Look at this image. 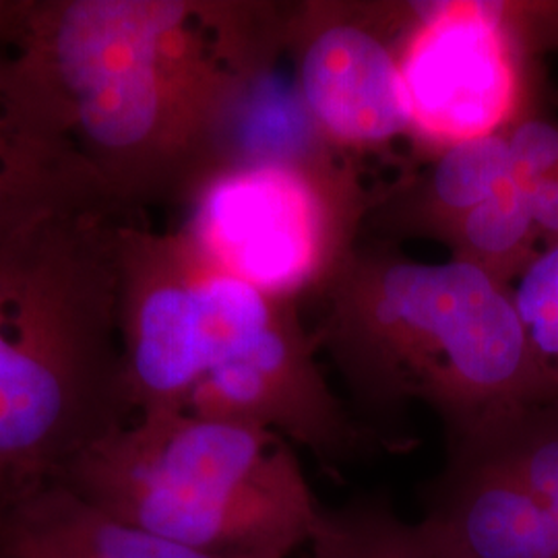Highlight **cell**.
Listing matches in <instances>:
<instances>
[{
	"mask_svg": "<svg viewBox=\"0 0 558 558\" xmlns=\"http://www.w3.org/2000/svg\"><path fill=\"white\" fill-rule=\"evenodd\" d=\"M253 2L34 0L17 54L101 203L186 197L214 166L242 83L283 41Z\"/></svg>",
	"mask_w": 558,
	"mask_h": 558,
	"instance_id": "6da1fadb",
	"label": "cell"
},
{
	"mask_svg": "<svg viewBox=\"0 0 558 558\" xmlns=\"http://www.w3.org/2000/svg\"><path fill=\"white\" fill-rule=\"evenodd\" d=\"M120 218L60 207L0 226V497L59 480L135 418L120 345Z\"/></svg>",
	"mask_w": 558,
	"mask_h": 558,
	"instance_id": "7a4b0ae2",
	"label": "cell"
},
{
	"mask_svg": "<svg viewBox=\"0 0 558 558\" xmlns=\"http://www.w3.org/2000/svg\"><path fill=\"white\" fill-rule=\"evenodd\" d=\"M327 290L325 341L379 418L422 401L458 445L558 398V373L536 356L511 286L472 263L354 253Z\"/></svg>",
	"mask_w": 558,
	"mask_h": 558,
	"instance_id": "3957f363",
	"label": "cell"
},
{
	"mask_svg": "<svg viewBox=\"0 0 558 558\" xmlns=\"http://www.w3.org/2000/svg\"><path fill=\"white\" fill-rule=\"evenodd\" d=\"M104 513L216 558H290L323 505L278 433L151 412L81 453L54 480Z\"/></svg>",
	"mask_w": 558,
	"mask_h": 558,
	"instance_id": "277c9868",
	"label": "cell"
},
{
	"mask_svg": "<svg viewBox=\"0 0 558 558\" xmlns=\"http://www.w3.org/2000/svg\"><path fill=\"white\" fill-rule=\"evenodd\" d=\"M122 364L135 416L182 412L240 343L288 304L234 278L180 232L117 223Z\"/></svg>",
	"mask_w": 558,
	"mask_h": 558,
	"instance_id": "5b68a950",
	"label": "cell"
},
{
	"mask_svg": "<svg viewBox=\"0 0 558 558\" xmlns=\"http://www.w3.org/2000/svg\"><path fill=\"white\" fill-rule=\"evenodd\" d=\"M179 232L271 299L329 288L352 259L359 189L338 163L226 166L189 191Z\"/></svg>",
	"mask_w": 558,
	"mask_h": 558,
	"instance_id": "8992f818",
	"label": "cell"
},
{
	"mask_svg": "<svg viewBox=\"0 0 558 558\" xmlns=\"http://www.w3.org/2000/svg\"><path fill=\"white\" fill-rule=\"evenodd\" d=\"M398 59L410 137L442 151L532 117V60L558 46V2H414Z\"/></svg>",
	"mask_w": 558,
	"mask_h": 558,
	"instance_id": "52a82bcc",
	"label": "cell"
},
{
	"mask_svg": "<svg viewBox=\"0 0 558 558\" xmlns=\"http://www.w3.org/2000/svg\"><path fill=\"white\" fill-rule=\"evenodd\" d=\"M449 447L418 521L440 553L558 558V398Z\"/></svg>",
	"mask_w": 558,
	"mask_h": 558,
	"instance_id": "ba28073f",
	"label": "cell"
},
{
	"mask_svg": "<svg viewBox=\"0 0 558 558\" xmlns=\"http://www.w3.org/2000/svg\"><path fill=\"white\" fill-rule=\"evenodd\" d=\"M362 9L313 7L283 20L294 81L336 149H375L410 135L398 38Z\"/></svg>",
	"mask_w": 558,
	"mask_h": 558,
	"instance_id": "9c48e42d",
	"label": "cell"
},
{
	"mask_svg": "<svg viewBox=\"0 0 558 558\" xmlns=\"http://www.w3.org/2000/svg\"><path fill=\"white\" fill-rule=\"evenodd\" d=\"M60 207L108 209L34 73L15 50L0 52V226Z\"/></svg>",
	"mask_w": 558,
	"mask_h": 558,
	"instance_id": "30bf717a",
	"label": "cell"
},
{
	"mask_svg": "<svg viewBox=\"0 0 558 558\" xmlns=\"http://www.w3.org/2000/svg\"><path fill=\"white\" fill-rule=\"evenodd\" d=\"M0 558H216L100 511L59 482L0 497Z\"/></svg>",
	"mask_w": 558,
	"mask_h": 558,
	"instance_id": "8fae6325",
	"label": "cell"
},
{
	"mask_svg": "<svg viewBox=\"0 0 558 558\" xmlns=\"http://www.w3.org/2000/svg\"><path fill=\"white\" fill-rule=\"evenodd\" d=\"M456 259L472 263L511 286L539 253L538 228L518 177L459 218L447 232Z\"/></svg>",
	"mask_w": 558,
	"mask_h": 558,
	"instance_id": "7c38bea8",
	"label": "cell"
},
{
	"mask_svg": "<svg viewBox=\"0 0 558 558\" xmlns=\"http://www.w3.org/2000/svg\"><path fill=\"white\" fill-rule=\"evenodd\" d=\"M308 558H447L420 523L399 518L380 495L323 507Z\"/></svg>",
	"mask_w": 558,
	"mask_h": 558,
	"instance_id": "4fadbf2b",
	"label": "cell"
},
{
	"mask_svg": "<svg viewBox=\"0 0 558 558\" xmlns=\"http://www.w3.org/2000/svg\"><path fill=\"white\" fill-rule=\"evenodd\" d=\"M513 179L515 166L505 133L449 145L420 189L422 216L447 234L461 216Z\"/></svg>",
	"mask_w": 558,
	"mask_h": 558,
	"instance_id": "5bb4252c",
	"label": "cell"
},
{
	"mask_svg": "<svg viewBox=\"0 0 558 558\" xmlns=\"http://www.w3.org/2000/svg\"><path fill=\"white\" fill-rule=\"evenodd\" d=\"M511 296L536 356L558 373V242L539 248L511 283Z\"/></svg>",
	"mask_w": 558,
	"mask_h": 558,
	"instance_id": "9a60e30c",
	"label": "cell"
},
{
	"mask_svg": "<svg viewBox=\"0 0 558 558\" xmlns=\"http://www.w3.org/2000/svg\"><path fill=\"white\" fill-rule=\"evenodd\" d=\"M527 191L530 209L538 228L539 240L544 246L558 242V170L534 180L530 184H523Z\"/></svg>",
	"mask_w": 558,
	"mask_h": 558,
	"instance_id": "2e32d148",
	"label": "cell"
},
{
	"mask_svg": "<svg viewBox=\"0 0 558 558\" xmlns=\"http://www.w3.org/2000/svg\"><path fill=\"white\" fill-rule=\"evenodd\" d=\"M34 11V0H0V44L17 50Z\"/></svg>",
	"mask_w": 558,
	"mask_h": 558,
	"instance_id": "e0dca14e",
	"label": "cell"
}]
</instances>
